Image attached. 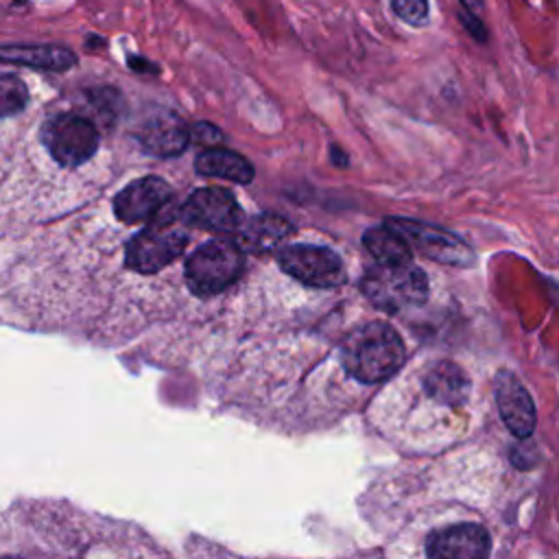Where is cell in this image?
<instances>
[{
	"label": "cell",
	"mask_w": 559,
	"mask_h": 559,
	"mask_svg": "<svg viewBox=\"0 0 559 559\" xmlns=\"http://www.w3.org/2000/svg\"><path fill=\"white\" fill-rule=\"evenodd\" d=\"M280 266L312 288H334L345 282V264L336 251L317 245H288L277 249Z\"/></svg>",
	"instance_id": "obj_7"
},
{
	"label": "cell",
	"mask_w": 559,
	"mask_h": 559,
	"mask_svg": "<svg viewBox=\"0 0 559 559\" xmlns=\"http://www.w3.org/2000/svg\"><path fill=\"white\" fill-rule=\"evenodd\" d=\"M489 548V533L480 524L437 528L426 542L428 559H487Z\"/></svg>",
	"instance_id": "obj_10"
},
{
	"label": "cell",
	"mask_w": 559,
	"mask_h": 559,
	"mask_svg": "<svg viewBox=\"0 0 559 559\" xmlns=\"http://www.w3.org/2000/svg\"><path fill=\"white\" fill-rule=\"evenodd\" d=\"M0 61L63 72L76 63V55L63 46H0Z\"/></svg>",
	"instance_id": "obj_15"
},
{
	"label": "cell",
	"mask_w": 559,
	"mask_h": 559,
	"mask_svg": "<svg viewBox=\"0 0 559 559\" xmlns=\"http://www.w3.org/2000/svg\"><path fill=\"white\" fill-rule=\"evenodd\" d=\"M360 288L365 297L384 312H400L404 308L421 306L428 299V277L413 264L373 266L362 275Z\"/></svg>",
	"instance_id": "obj_4"
},
{
	"label": "cell",
	"mask_w": 559,
	"mask_h": 559,
	"mask_svg": "<svg viewBox=\"0 0 559 559\" xmlns=\"http://www.w3.org/2000/svg\"><path fill=\"white\" fill-rule=\"evenodd\" d=\"M28 103L26 83L15 74H0V120L20 116Z\"/></svg>",
	"instance_id": "obj_18"
},
{
	"label": "cell",
	"mask_w": 559,
	"mask_h": 559,
	"mask_svg": "<svg viewBox=\"0 0 559 559\" xmlns=\"http://www.w3.org/2000/svg\"><path fill=\"white\" fill-rule=\"evenodd\" d=\"M140 144L157 157H175L183 153L190 142V131L186 122L173 111L151 114L148 120L138 129Z\"/></svg>",
	"instance_id": "obj_12"
},
{
	"label": "cell",
	"mask_w": 559,
	"mask_h": 559,
	"mask_svg": "<svg viewBox=\"0 0 559 559\" xmlns=\"http://www.w3.org/2000/svg\"><path fill=\"white\" fill-rule=\"evenodd\" d=\"M35 127L44 148L61 170L85 166L100 146V131L94 118L74 109L44 114Z\"/></svg>",
	"instance_id": "obj_2"
},
{
	"label": "cell",
	"mask_w": 559,
	"mask_h": 559,
	"mask_svg": "<svg viewBox=\"0 0 559 559\" xmlns=\"http://www.w3.org/2000/svg\"><path fill=\"white\" fill-rule=\"evenodd\" d=\"M404 356L406 349L400 334L382 321H369L354 328L341 345L345 371L362 384L389 380L404 365Z\"/></svg>",
	"instance_id": "obj_1"
},
{
	"label": "cell",
	"mask_w": 559,
	"mask_h": 559,
	"mask_svg": "<svg viewBox=\"0 0 559 559\" xmlns=\"http://www.w3.org/2000/svg\"><path fill=\"white\" fill-rule=\"evenodd\" d=\"M177 216L183 225L221 234L236 231L245 221V214L236 197L227 188L218 186L192 192L188 201L177 210Z\"/></svg>",
	"instance_id": "obj_8"
},
{
	"label": "cell",
	"mask_w": 559,
	"mask_h": 559,
	"mask_svg": "<svg viewBox=\"0 0 559 559\" xmlns=\"http://www.w3.org/2000/svg\"><path fill=\"white\" fill-rule=\"evenodd\" d=\"M188 245V231L179 218L155 221L140 229L124 247V266L135 273H155L175 262Z\"/></svg>",
	"instance_id": "obj_5"
},
{
	"label": "cell",
	"mask_w": 559,
	"mask_h": 559,
	"mask_svg": "<svg viewBox=\"0 0 559 559\" xmlns=\"http://www.w3.org/2000/svg\"><path fill=\"white\" fill-rule=\"evenodd\" d=\"M173 199V188L159 177H142L127 188H122L111 203L114 216L127 225L151 221L168 201Z\"/></svg>",
	"instance_id": "obj_9"
},
{
	"label": "cell",
	"mask_w": 559,
	"mask_h": 559,
	"mask_svg": "<svg viewBox=\"0 0 559 559\" xmlns=\"http://www.w3.org/2000/svg\"><path fill=\"white\" fill-rule=\"evenodd\" d=\"M393 11L411 26H421L428 20V0H393Z\"/></svg>",
	"instance_id": "obj_19"
},
{
	"label": "cell",
	"mask_w": 559,
	"mask_h": 559,
	"mask_svg": "<svg viewBox=\"0 0 559 559\" xmlns=\"http://www.w3.org/2000/svg\"><path fill=\"white\" fill-rule=\"evenodd\" d=\"M461 4L467 9V13H478L483 9V0H461Z\"/></svg>",
	"instance_id": "obj_21"
},
{
	"label": "cell",
	"mask_w": 559,
	"mask_h": 559,
	"mask_svg": "<svg viewBox=\"0 0 559 559\" xmlns=\"http://www.w3.org/2000/svg\"><path fill=\"white\" fill-rule=\"evenodd\" d=\"M236 231H238V238L234 240L242 251L269 253V251H277L295 234V225L280 214L264 212L242 221V225Z\"/></svg>",
	"instance_id": "obj_13"
},
{
	"label": "cell",
	"mask_w": 559,
	"mask_h": 559,
	"mask_svg": "<svg viewBox=\"0 0 559 559\" xmlns=\"http://www.w3.org/2000/svg\"><path fill=\"white\" fill-rule=\"evenodd\" d=\"M496 404L502 421L515 437H531L535 430V404L511 371H500L496 378Z\"/></svg>",
	"instance_id": "obj_11"
},
{
	"label": "cell",
	"mask_w": 559,
	"mask_h": 559,
	"mask_svg": "<svg viewBox=\"0 0 559 559\" xmlns=\"http://www.w3.org/2000/svg\"><path fill=\"white\" fill-rule=\"evenodd\" d=\"M197 173L205 177L229 179L236 183H251L255 170L249 159L229 148H205L197 157Z\"/></svg>",
	"instance_id": "obj_16"
},
{
	"label": "cell",
	"mask_w": 559,
	"mask_h": 559,
	"mask_svg": "<svg viewBox=\"0 0 559 559\" xmlns=\"http://www.w3.org/2000/svg\"><path fill=\"white\" fill-rule=\"evenodd\" d=\"M469 378L467 373L450 362V360H439L437 365H432L428 369V373L424 376V389L426 393L445 406H454V404H463L469 395Z\"/></svg>",
	"instance_id": "obj_14"
},
{
	"label": "cell",
	"mask_w": 559,
	"mask_h": 559,
	"mask_svg": "<svg viewBox=\"0 0 559 559\" xmlns=\"http://www.w3.org/2000/svg\"><path fill=\"white\" fill-rule=\"evenodd\" d=\"M386 225L406 240L411 251L417 249L421 255L435 262L450 266H469L474 262L472 247L443 227L411 218H389Z\"/></svg>",
	"instance_id": "obj_6"
},
{
	"label": "cell",
	"mask_w": 559,
	"mask_h": 559,
	"mask_svg": "<svg viewBox=\"0 0 559 559\" xmlns=\"http://www.w3.org/2000/svg\"><path fill=\"white\" fill-rule=\"evenodd\" d=\"M245 271V251L234 238L203 242L186 260V284L197 297H212L229 288Z\"/></svg>",
	"instance_id": "obj_3"
},
{
	"label": "cell",
	"mask_w": 559,
	"mask_h": 559,
	"mask_svg": "<svg viewBox=\"0 0 559 559\" xmlns=\"http://www.w3.org/2000/svg\"><path fill=\"white\" fill-rule=\"evenodd\" d=\"M190 131V140L194 144H201L203 148H216L218 144H223V133L218 127L210 124V122H197Z\"/></svg>",
	"instance_id": "obj_20"
},
{
	"label": "cell",
	"mask_w": 559,
	"mask_h": 559,
	"mask_svg": "<svg viewBox=\"0 0 559 559\" xmlns=\"http://www.w3.org/2000/svg\"><path fill=\"white\" fill-rule=\"evenodd\" d=\"M362 245H365L367 251L376 258V262L382 264V266L413 262L411 247H408L406 240H404L397 231H393L389 225H378V227L367 229L365 236H362Z\"/></svg>",
	"instance_id": "obj_17"
}]
</instances>
